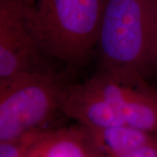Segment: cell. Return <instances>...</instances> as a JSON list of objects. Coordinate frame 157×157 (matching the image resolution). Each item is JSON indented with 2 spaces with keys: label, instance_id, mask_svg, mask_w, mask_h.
Returning a JSON list of instances; mask_svg holds the SVG:
<instances>
[{
  "label": "cell",
  "instance_id": "cell-1",
  "mask_svg": "<svg viewBox=\"0 0 157 157\" xmlns=\"http://www.w3.org/2000/svg\"><path fill=\"white\" fill-rule=\"evenodd\" d=\"M60 112L92 130L131 127L157 135V90L143 78L101 70L66 85Z\"/></svg>",
  "mask_w": 157,
  "mask_h": 157
},
{
  "label": "cell",
  "instance_id": "cell-2",
  "mask_svg": "<svg viewBox=\"0 0 157 157\" xmlns=\"http://www.w3.org/2000/svg\"><path fill=\"white\" fill-rule=\"evenodd\" d=\"M96 48L101 71L146 80L156 73L155 0H107Z\"/></svg>",
  "mask_w": 157,
  "mask_h": 157
},
{
  "label": "cell",
  "instance_id": "cell-3",
  "mask_svg": "<svg viewBox=\"0 0 157 157\" xmlns=\"http://www.w3.org/2000/svg\"><path fill=\"white\" fill-rule=\"evenodd\" d=\"M107 0H35L34 32L45 57L77 65L96 48Z\"/></svg>",
  "mask_w": 157,
  "mask_h": 157
},
{
  "label": "cell",
  "instance_id": "cell-4",
  "mask_svg": "<svg viewBox=\"0 0 157 157\" xmlns=\"http://www.w3.org/2000/svg\"><path fill=\"white\" fill-rule=\"evenodd\" d=\"M66 85L48 69L0 78V142L47 128L61 113Z\"/></svg>",
  "mask_w": 157,
  "mask_h": 157
},
{
  "label": "cell",
  "instance_id": "cell-5",
  "mask_svg": "<svg viewBox=\"0 0 157 157\" xmlns=\"http://www.w3.org/2000/svg\"><path fill=\"white\" fill-rule=\"evenodd\" d=\"M46 58L34 32L31 6L0 0V78L46 70Z\"/></svg>",
  "mask_w": 157,
  "mask_h": 157
},
{
  "label": "cell",
  "instance_id": "cell-6",
  "mask_svg": "<svg viewBox=\"0 0 157 157\" xmlns=\"http://www.w3.org/2000/svg\"><path fill=\"white\" fill-rule=\"evenodd\" d=\"M23 157H105L92 131L79 124L25 136Z\"/></svg>",
  "mask_w": 157,
  "mask_h": 157
},
{
  "label": "cell",
  "instance_id": "cell-7",
  "mask_svg": "<svg viewBox=\"0 0 157 157\" xmlns=\"http://www.w3.org/2000/svg\"><path fill=\"white\" fill-rule=\"evenodd\" d=\"M91 131L105 157H157L155 135L131 127Z\"/></svg>",
  "mask_w": 157,
  "mask_h": 157
},
{
  "label": "cell",
  "instance_id": "cell-8",
  "mask_svg": "<svg viewBox=\"0 0 157 157\" xmlns=\"http://www.w3.org/2000/svg\"><path fill=\"white\" fill-rule=\"evenodd\" d=\"M25 136L21 139L0 142V157H23Z\"/></svg>",
  "mask_w": 157,
  "mask_h": 157
},
{
  "label": "cell",
  "instance_id": "cell-9",
  "mask_svg": "<svg viewBox=\"0 0 157 157\" xmlns=\"http://www.w3.org/2000/svg\"><path fill=\"white\" fill-rule=\"evenodd\" d=\"M26 5H28L30 6H33L34 2H35V0H23Z\"/></svg>",
  "mask_w": 157,
  "mask_h": 157
},
{
  "label": "cell",
  "instance_id": "cell-10",
  "mask_svg": "<svg viewBox=\"0 0 157 157\" xmlns=\"http://www.w3.org/2000/svg\"><path fill=\"white\" fill-rule=\"evenodd\" d=\"M155 6H156V10H157V0H155Z\"/></svg>",
  "mask_w": 157,
  "mask_h": 157
}]
</instances>
